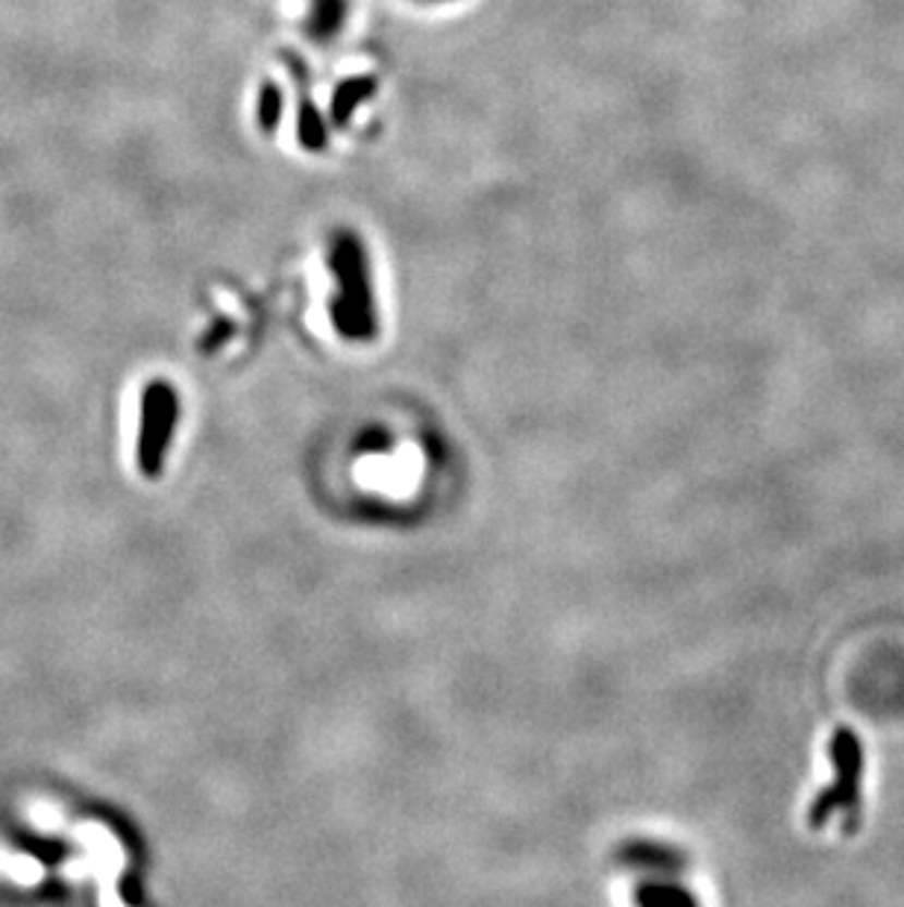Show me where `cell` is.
Masks as SVG:
<instances>
[{"mask_svg":"<svg viewBox=\"0 0 904 907\" xmlns=\"http://www.w3.org/2000/svg\"><path fill=\"white\" fill-rule=\"evenodd\" d=\"M300 138H303L305 147H312V150L324 147L326 130H324V124H321L317 112H314V106H312V109H309V106H303V116H300Z\"/></svg>","mask_w":904,"mask_h":907,"instance_id":"cell-7","label":"cell"},{"mask_svg":"<svg viewBox=\"0 0 904 907\" xmlns=\"http://www.w3.org/2000/svg\"><path fill=\"white\" fill-rule=\"evenodd\" d=\"M829 758L834 764V784L822 787L808 808V825L813 831L825 829L834 813L846 817V831H855L860 822V782H864V746L852 728H837L829 743Z\"/></svg>","mask_w":904,"mask_h":907,"instance_id":"cell-1","label":"cell"},{"mask_svg":"<svg viewBox=\"0 0 904 907\" xmlns=\"http://www.w3.org/2000/svg\"><path fill=\"white\" fill-rule=\"evenodd\" d=\"M333 274L338 279V297L333 303V321L338 332L347 338H371L376 332V315H373L371 282H367V265L359 241L341 232L333 244Z\"/></svg>","mask_w":904,"mask_h":907,"instance_id":"cell-2","label":"cell"},{"mask_svg":"<svg viewBox=\"0 0 904 907\" xmlns=\"http://www.w3.org/2000/svg\"><path fill=\"white\" fill-rule=\"evenodd\" d=\"M364 95H371V83H364V80L347 83V86L338 92V97H335V116H338V121H343V118L350 116L352 106L359 104Z\"/></svg>","mask_w":904,"mask_h":907,"instance_id":"cell-6","label":"cell"},{"mask_svg":"<svg viewBox=\"0 0 904 907\" xmlns=\"http://www.w3.org/2000/svg\"><path fill=\"white\" fill-rule=\"evenodd\" d=\"M147 418H150V423H147L142 440V468L147 473H156L159 470V452H162L165 444L162 438L173 426V397L165 388H156L147 400Z\"/></svg>","mask_w":904,"mask_h":907,"instance_id":"cell-3","label":"cell"},{"mask_svg":"<svg viewBox=\"0 0 904 907\" xmlns=\"http://www.w3.org/2000/svg\"><path fill=\"white\" fill-rule=\"evenodd\" d=\"M638 902L643 907H694V898L673 884H643V890H638Z\"/></svg>","mask_w":904,"mask_h":907,"instance_id":"cell-5","label":"cell"},{"mask_svg":"<svg viewBox=\"0 0 904 907\" xmlns=\"http://www.w3.org/2000/svg\"><path fill=\"white\" fill-rule=\"evenodd\" d=\"M279 109H282V97H279L277 86H262V100H258V121L265 130H274L279 121Z\"/></svg>","mask_w":904,"mask_h":907,"instance_id":"cell-8","label":"cell"},{"mask_svg":"<svg viewBox=\"0 0 904 907\" xmlns=\"http://www.w3.org/2000/svg\"><path fill=\"white\" fill-rule=\"evenodd\" d=\"M623 860H626L628 867H649V869L682 867V855H676L673 849H664V846H647V843L628 846V849L623 851Z\"/></svg>","mask_w":904,"mask_h":907,"instance_id":"cell-4","label":"cell"}]
</instances>
